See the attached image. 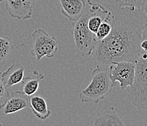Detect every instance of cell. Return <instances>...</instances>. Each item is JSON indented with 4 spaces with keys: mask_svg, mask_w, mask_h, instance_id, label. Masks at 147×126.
<instances>
[{
    "mask_svg": "<svg viewBox=\"0 0 147 126\" xmlns=\"http://www.w3.org/2000/svg\"><path fill=\"white\" fill-rule=\"evenodd\" d=\"M111 31L107 37L96 42L92 60L97 65L113 62L136 63L142 53L140 43L147 23V17L141 8L125 7L111 12Z\"/></svg>",
    "mask_w": 147,
    "mask_h": 126,
    "instance_id": "1",
    "label": "cell"
},
{
    "mask_svg": "<svg viewBox=\"0 0 147 126\" xmlns=\"http://www.w3.org/2000/svg\"><path fill=\"white\" fill-rule=\"evenodd\" d=\"M90 83L80 93L79 97L83 103H97L110 95L113 85L108 75V70L97 65L92 71Z\"/></svg>",
    "mask_w": 147,
    "mask_h": 126,
    "instance_id": "2",
    "label": "cell"
},
{
    "mask_svg": "<svg viewBox=\"0 0 147 126\" xmlns=\"http://www.w3.org/2000/svg\"><path fill=\"white\" fill-rule=\"evenodd\" d=\"M133 85L127 87V97L139 109L147 110V51H143L136 62Z\"/></svg>",
    "mask_w": 147,
    "mask_h": 126,
    "instance_id": "3",
    "label": "cell"
},
{
    "mask_svg": "<svg viewBox=\"0 0 147 126\" xmlns=\"http://www.w3.org/2000/svg\"><path fill=\"white\" fill-rule=\"evenodd\" d=\"M89 14V7L87 8V6H86L82 16L76 22L73 23L75 47L77 53L84 57H88L92 55L96 44L95 34L92 33L87 26Z\"/></svg>",
    "mask_w": 147,
    "mask_h": 126,
    "instance_id": "4",
    "label": "cell"
},
{
    "mask_svg": "<svg viewBox=\"0 0 147 126\" xmlns=\"http://www.w3.org/2000/svg\"><path fill=\"white\" fill-rule=\"evenodd\" d=\"M32 47L30 50L31 55L40 61L43 57L51 58L58 51L59 45L57 39L49 35L41 29H36L32 33Z\"/></svg>",
    "mask_w": 147,
    "mask_h": 126,
    "instance_id": "5",
    "label": "cell"
},
{
    "mask_svg": "<svg viewBox=\"0 0 147 126\" xmlns=\"http://www.w3.org/2000/svg\"><path fill=\"white\" fill-rule=\"evenodd\" d=\"M108 75L113 86L119 83V87L127 89L133 85L136 73V63L128 61L113 62L109 64Z\"/></svg>",
    "mask_w": 147,
    "mask_h": 126,
    "instance_id": "6",
    "label": "cell"
},
{
    "mask_svg": "<svg viewBox=\"0 0 147 126\" xmlns=\"http://www.w3.org/2000/svg\"><path fill=\"white\" fill-rule=\"evenodd\" d=\"M29 97L23 91L7 92L5 101L0 105V115H11L29 107Z\"/></svg>",
    "mask_w": 147,
    "mask_h": 126,
    "instance_id": "7",
    "label": "cell"
},
{
    "mask_svg": "<svg viewBox=\"0 0 147 126\" xmlns=\"http://www.w3.org/2000/svg\"><path fill=\"white\" fill-rule=\"evenodd\" d=\"M5 10L11 18L26 21L32 15V2L29 0H5Z\"/></svg>",
    "mask_w": 147,
    "mask_h": 126,
    "instance_id": "8",
    "label": "cell"
},
{
    "mask_svg": "<svg viewBox=\"0 0 147 126\" xmlns=\"http://www.w3.org/2000/svg\"><path fill=\"white\" fill-rule=\"evenodd\" d=\"M59 2L62 15L73 23L82 16L86 6L84 0H59Z\"/></svg>",
    "mask_w": 147,
    "mask_h": 126,
    "instance_id": "9",
    "label": "cell"
},
{
    "mask_svg": "<svg viewBox=\"0 0 147 126\" xmlns=\"http://www.w3.org/2000/svg\"><path fill=\"white\" fill-rule=\"evenodd\" d=\"M146 2L147 0H87V4L97 5L103 10L111 12L125 7L141 8Z\"/></svg>",
    "mask_w": 147,
    "mask_h": 126,
    "instance_id": "10",
    "label": "cell"
},
{
    "mask_svg": "<svg viewBox=\"0 0 147 126\" xmlns=\"http://www.w3.org/2000/svg\"><path fill=\"white\" fill-rule=\"evenodd\" d=\"M125 122L122 117L117 114L113 107H110L104 112H97V115L90 121L92 126H124Z\"/></svg>",
    "mask_w": 147,
    "mask_h": 126,
    "instance_id": "11",
    "label": "cell"
},
{
    "mask_svg": "<svg viewBox=\"0 0 147 126\" xmlns=\"http://www.w3.org/2000/svg\"><path fill=\"white\" fill-rule=\"evenodd\" d=\"M24 66L20 63H15L9 66L6 71L2 72L1 78L6 88L22 83L24 79Z\"/></svg>",
    "mask_w": 147,
    "mask_h": 126,
    "instance_id": "12",
    "label": "cell"
},
{
    "mask_svg": "<svg viewBox=\"0 0 147 126\" xmlns=\"http://www.w3.org/2000/svg\"><path fill=\"white\" fill-rule=\"evenodd\" d=\"M29 105L34 115L41 120H46L51 115V111L48 109L45 99L38 95H31L29 97Z\"/></svg>",
    "mask_w": 147,
    "mask_h": 126,
    "instance_id": "13",
    "label": "cell"
},
{
    "mask_svg": "<svg viewBox=\"0 0 147 126\" xmlns=\"http://www.w3.org/2000/svg\"><path fill=\"white\" fill-rule=\"evenodd\" d=\"M44 78V75L37 70H34L31 76L24 77L22 82L23 92L28 96L33 95L37 92L40 82Z\"/></svg>",
    "mask_w": 147,
    "mask_h": 126,
    "instance_id": "14",
    "label": "cell"
},
{
    "mask_svg": "<svg viewBox=\"0 0 147 126\" xmlns=\"http://www.w3.org/2000/svg\"><path fill=\"white\" fill-rule=\"evenodd\" d=\"M13 49V45L10 38L0 37V67L5 64Z\"/></svg>",
    "mask_w": 147,
    "mask_h": 126,
    "instance_id": "15",
    "label": "cell"
},
{
    "mask_svg": "<svg viewBox=\"0 0 147 126\" xmlns=\"http://www.w3.org/2000/svg\"><path fill=\"white\" fill-rule=\"evenodd\" d=\"M110 15L102 22V23L99 26L97 32L95 34V41L96 42H100L107 37L108 34H110L111 31V23L110 22Z\"/></svg>",
    "mask_w": 147,
    "mask_h": 126,
    "instance_id": "16",
    "label": "cell"
},
{
    "mask_svg": "<svg viewBox=\"0 0 147 126\" xmlns=\"http://www.w3.org/2000/svg\"><path fill=\"white\" fill-rule=\"evenodd\" d=\"M1 74H2V71H0V99L4 97L5 91H6V87L4 85L3 82H2V79L1 78Z\"/></svg>",
    "mask_w": 147,
    "mask_h": 126,
    "instance_id": "17",
    "label": "cell"
},
{
    "mask_svg": "<svg viewBox=\"0 0 147 126\" xmlns=\"http://www.w3.org/2000/svg\"><path fill=\"white\" fill-rule=\"evenodd\" d=\"M140 47L142 51H147V39H142L140 43Z\"/></svg>",
    "mask_w": 147,
    "mask_h": 126,
    "instance_id": "18",
    "label": "cell"
},
{
    "mask_svg": "<svg viewBox=\"0 0 147 126\" xmlns=\"http://www.w3.org/2000/svg\"><path fill=\"white\" fill-rule=\"evenodd\" d=\"M142 39H147V23H146V24L145 27H144V31H143Z\"/></svg>",
    "mask_w": 147,
    "mask_h": 126,
    "instance_id": "19",
    "label": "cell"
},
{
    "mask_svg": "<svg viewBox=\"0 0 147 126\" xmlns=\"http://www.w3.org/2000/svg\"><path fill=\"white\" fill-rule=\"evenodd\" d=\"M141 9H142V10L144 12V13H145L146 15V17H147V2H146L144 5H143V7H141Z\"/></svg>",
    "mask_w": 147,
    "mask_h": 126,
    "instance_id": "20",
    "label": "cell"
},
{
    "mask_svg": "<svg viewBox=\"0 0 147 126\" xmlns=\"http://www.w3.org/2000/svg\"><path fill=\"white\" fill-rule=\"evenodd\" d=\"M29 1H31V2H34V1H35V0H29Z\"/></svg>",
    "mask_w": 147,
    "mask_h": 126,
    "instance_id": "21",
    "label": "cell"
},
{
    "mask_svg": "<svg viewBox=\"0 0 147 126\" xmlns=\"http://www.w3.org/2000/svg\"><path fill=\"white\" fill-rule=\"evenodd\" d=\"M3 1H5V0H0V2H3Z\"/></svg>",
    "mask_w": 147,
    "mask_h": 126,
    "instance_id": "22",
    "label": "cell"
},
{
    "mask_svg": "<svg viewBox=\"0 0 147 126\" xmlns=\"http://www.w3.org/2000/svg\"><path fill=\"white\" fill-rule=\"evenodd\" d=\"M1 125H2V124H1V123H0V126H1Z\"/></svg>",
    "mask_w": 147,
    "mask_h": 126,
    "instance_id": "23",
    "label": "cell"
}]
</instances>
